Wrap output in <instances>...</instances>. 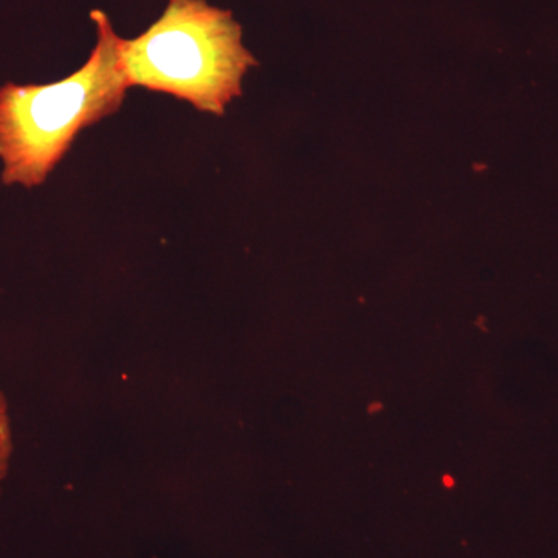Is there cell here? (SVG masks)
I'll return each instance as SVG.
<instances>
[{"label":"cell","mask_w":558,"mask_h":558,"mask_svg":"<svg viewBox=\"0 0 558 558\" xmlns=\"http://www.w3.org/2000/svg\"><path fill=\"white\" fill-rule=\"evenodd\" d=\"M90 17L97 27V46L83 68L57 83L0 87L5 185H43L80 132L123 105L130 84L121 65V38L101 10L92 11Z\"/></svg>","instance_id":"cell-1"},{"label":"cell","mask_w":558,"mask_h":558,"mask_svg":"<svg viewBox=\"0 0 558 558\" xmlns=\"http://www.w3.org/2000/svg\"><path fill=\"white\" fill-rule=\"evenodd\" d=\"M120 58L130 87L172 95L219 117L241 97L242 78L256 65L233 14L207 0H168L148 31L121 39Z\"/></svg>","instance_id":"cell-2"}]
</instances>
